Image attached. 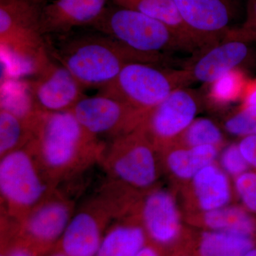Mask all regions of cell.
<instances>
[{"instance_id": "6da1fadb", "label": "cell", "mask_w": 256, "mask_h": 256, "mask_svg": "<svg viewBox=\"0 0 256 256\" xmlns=\"http://www.w3.org/2000/svg\"><path fill=\"white\" fill-rule=\"evenodd\" d=\"M28 146L44 174L57 188L99 163L106 143L87 132L70 110L40 111Z\"/></svg>"}, {"instance_id": "7a4b0ae2", "label": "cell", "mask_w": 256, "mask_h": 256, "mask_svg": "<svg viewBox=\"0 0 256 256\" xmlns=\"http://www.w3.org/2000/svg\"><path fill=\"white\" fill-rule=\"evenodd\" d=\"M46 41L52 58L65 67L84 88L106 87L131 62L158 64L92 28L46 37Z\"/></svg>"}, {"instance_id": "3957f363", "label": "cell", "mask_w": 256, "mask_h": 256, "mask_svg": "<svg viewBox=\"0 0 256 256\" xmlns=\"http://www.w3.org/2000/svg\"><path fill=\"white\" fill-rule=\"evenodd\" d=\"M92 28L156 63L166 65L175 52L195 55L196 50L164 23L134 10L108 5Z\"/></svg>"}, {"instance_id": "277c9868", "label": "cell", "mask_w": 256, "mask_h": 256, "mask_svg": "<svg viewBox=\"0 0 256 256\" xmlns=\"http://www.w3.org/2000/svg\"><path fill=\"white\" fill-rule=\"evenodd\" d=\"M40 12L41 6L28 0L0 2L2 56L14 62L21 74L32 76L52 60Z\"/></svg>"}, {"instance_id": "5b68a950", "label": "cell", "mask_w": 256, "mask_h": 256, "mask_svg": "<svg viewBox=\"0 0 256 256\" xmlns=\"http://www.w3.org/2000/svg\"><path fill=\"white\" fill-rule=\"evenodd\" d=\"M192 84L191 74L185 67L173 68L162 64L131 62L100 92L146 114L172 92Z\"/></svg>"}, {"instance_id": "8992f818", "label": "cell", "mask_w": 256, "mask_h": 256, "mask_svg": "<svg viewBox=\"0 0 256 256\" xmlns=\"http://www.w3.org/2000/svg\"><path fill=\"white\" fill-rule=\"evenodd\" d=\"M0 159L3 216L18 222L56 188L44 174L28 144Z\"/></svg>"}, {"instance_id": "52a82bcc", "label": "cell", "mask_w": 256, "mask_h": 256, "mask_svg": "<svg viewBox=\"0 0 256 256\" xmlns=\"http://www.w3.org/2000/svg\"><path fill=\"white\" fill-rule=\"evenodd\" d=\"M156 152L140 126L106 144L99 164L108 180L128 191H150L158 178Z\"/></svg>"}, {"instance_id": "ba28073f", "label": "cell", "mask_w": 256, "mask_h": 256, "mask_svg": "<svg viewBox=\"0 0 256 256\" xmlns=\"http://www.w3.org/2000/svg\"><path fill=\"white\" fill-rule=\"evenodd\" d=\"M74 214V203L56 190L16 222L12 235L38 256L54 250Z\"/></svg>"}, {"instance_id": "9c48e42d", "label": "cell", "mask_w": 256, "mask_h": 256, "mask_svg": "<svg viewBox=\"0 0 256 256\" xmlns=\"http://www.w3.org/2000/svg\"><path fill=\"white\" fill-rule=\"evenodd\" d=\"M202 97L188 87L178 89L146 114L141 126L156 150L172 146L196 119Z\"/></svg>"}, {"instance_id": "30bf717a", "label": "cell", "mask_w": 256, "mask_h": 256, "mask_svg": "<svg viewBox=\"0 0 256 256\" xmlns=\"http://www.w3.org/2000/svg\"><path fill=\"white\" fill-rule=\"evenodd\" d=\"M82 128L96 138L110 140L132 132L142 124L146 114L124 101L99 92L85 96L72 110Z\"/></svg>"}, {"instance_id": "8fae6325", "label": "cell", "mask_w": 256, "mask_h": 256, "mask_svg": "<svg viewBox=\"0 0 256 256\" xmlns=\"http://www.w3.org/2000/svg\"><path fill=\"white\" fill-rule=\"evenodd\" d=\"M140 217L148 242L166 256L188 248L191 235L185 233L178 204L169 192H148L141 204Z\"/></svg>"}, {"instance_id": "7c38bea8", "label": "cell", "mask_w": 256, "mask_h": 256, "mask_svg": "<svg viewBox=\"0 0 256 256\" xmlns=\"http://www.w3.org/2000/svg\"><path fill=\"white\" fill-rule=\"evenodd\" d=\"M186 28L204 52L224 41L240 11L239 0H172Z\"/></svg>"}, {"instance_id": "4fadbf2b", "label": "cell", "mask_w": 256, "mask_h": 256, "mask_svg": "<svg viewBox=\"0 0 256 256\" xmlns=\"http://www.w3.org/2000/svg\"><path fill=\"white\" fill-rule=\"evenodd\" d=\"M114 218L117 217L110 207L95 197L74 212L57 248L67 256H96Z\"/></svg>"}, {"instance_id": "5bb4252c", "label": "cell", "mask_w": 256, "mask_h": 256, "mask_svg": "<svg viewBox=\"0 0 256 256\" xmlns=\"http://www.w3.org/2000/svg\"><path fill=\"white\" fill-rule=\"evenodd\" d=\"M26 86L36 108L44 112L72 110L86 96L74 76L52 58L32 76Z\"/></svg>"}, {"instance_id": "9a60e30c", "label": "cell", "mask_w": 256, "mask_h": 256, "mask_svg": "<svg viewBox=\"0 0 256 256\" xmlns=\"http://www.w3.org/2000/svg\"><path fill=\"white\" fill-rule=\"evenodd\" d=\"M193 82L212 84L234 70H256V48L252 43L224 41L186 62Z\"/></svg>"}, {"instance_id": "2e32d148", "label": "cell", "mask_w": 256, "mask_h": 256, "mask_svg": "<svg viewBox=\"0 0 256 256\" xmlns=\"http://www.w3.org/2000/svg\"><path fill=\"white\" fill-rule=\"evenodd\" d=\"M110 0H54L41 6L40 24L46 37L66 34L92 28Z\"/></svg>"}, {"instance_id": "e0dca14e", "label": "cell", "mask_w": 256, "mask_h": 256, "mask_svg": "<svg viewBox=\"0 0 256 256\" xmlns=\"http://www.w3.org/2000/svg\"><path fill=\"white\" fill-rule=\"evenodd\" d=\"M256 245V237L204 230L190 237L188 250L194 256H245Z\"/></svg>"}, {"instance_id": "ac0fdd59", "label": "cell", "mask_w": 256, "mask_h": 256, "mask_svg": "<svg viewBox=\"0 0 256 256\" xmlns=\"http://www.w3.org/2000/svg\"><path fill=\"white\" fill-rule=\"evenodd\" d=\"M192 180L197 204L204 212L230 204L232 193L228 174L214 163L202 168Z\"/></svg>"}, {"instance_id": "d6986e66", "label": "cell", "mask_w": 256, "mask_h": 256, "mask_svg": "<svg viewBox=\"0 0 256 256\" xmlns=\"http://www.w3.org/2000/svg\"><path fill=\"white\" fill-rule=\"evenodd\" d=\"M140 220H122L111 224L96 256H136L148 244Z\"/></svg>"}, {"instance_id": "ffe728a7", "label": "cell", "mask_w": 256, "mask_h": 256, "mask_svg": "<svg viewBox=\"0 0 256 256\" xmlns=\"http://www.w3.org/2000/svg\"><path fill=\"white\" fill-rule=\"evenodd\" d=\"M110 2L164 23L193 47L196 50V54L201 52L200 44L184 23L172 0H110Z\"/></svg>"}, {"instance_id": "44dd1931", "label": "cell", "mask_w": 256, "mask_h": 256, "mask_svg": "<svg viewBox=\"0 0 256 256\" xmlns=\"http://www.w3.org/2000/svg\"><path fill=\"white\" fill-rule=\"evenodd\" d=\"M170 148L172 149L166 154V166L172 174L182 180H192L202 168L214 164L218 156V146H173Z\"/></svg>"}, {"instance_id": "7402d4cb", "label": "cell", "mask_w": 256, "mask_h": 256, "mask_svg": "<svg viewBox=\"0 0 256 256\" xmlns=\"http://www.w3.org/2000/svg\"><path fill=\"white\" fill-rule=\"evenodd\" d=\"M202 225L205 230L244 234L256 237V222L240 206L228 205L204 212Z\"/></svg>"}, {"instance_id": "603a6c76", "label": "cell", "mask_w": 256, "mask_h": 256, "mask_svg": "<svg viewBox=\"0 0 256 256\" xmlns=\"http://www.w3.org/2000/svg\"><path fill=\"white\" fill-rule=\"evenodd\" d=\"M35 120H26L0 108V158L24 148L31 141Z\"/></svg>"}, {"instance_id": "cb8c5ba5", "label": "cell", "mask_w": 256, "mask_h": 256, "mask_svg": "<svg viewBox=\"0 0 256 256\" xmlns=\"http://www.w3.org/2000/svg\"><path fill=\"white\" fill-rule=\"evenodd\" d=\"M180 140L181 143H178V146H220L223 142L224 136L220 128L214 122L210 119L202 118L195 119L174 143Z\"/></svg>"}, {"instance_id": "d4e9b609", "label": "cell", "mask_w": 256, "mask_h": 256, "mask_svg": "<svg viewBox=\"0 0 256 256\" xmlns=\"http://www.w3.org/2000/svg\"><path fill=\"white\" fill-rule=\"evenodd\" d=\"M242 72L234 70L210 84V98L216 104H226L242 97L246 86Z\"/></svg>"}, {"instance_id": "484cf974", "label": "cell", "mask_w": 256, "mask_h": 256, "mask_svg": "<svg viewBox=\"0 0 256 256\" xmlns=\"http://www.w3.org/2000/svg\"><path fill=\"white\" fill-rule=\"evenodd\" d=\"M226 130L233 136L245 138L256 134V106H244L226 120Z\"/></svg>"}, {"instance_id": "4316f807", "label": "cell", "mask_w": 256, "mask_h": 256, "mask_svg": "<svg viewBox=\"0 0 256 256\" xmlns=\"http://www.w3.org/2000/svg\"><path fill=\"white\" fill-rule=\"evenodd\" d=\"M224 41L256 43V0H248L246 14L244 23L240 26L232 28Z\"/></svg>"}, {"instance_id": "83f0119b", "label": "cell", "mask_w": 256, "mask_h": 256, "mask_svg": "<svg viewBox=\"0 0 256 256\" xmlns=\"http://www.w3.org/2000/svg\"><path fill=\"white\" fill-rule=\"evenodd\" d=\"M234 186L245 208L256 214V172L246 171L236 176Z\"/></svg>"}, {"instance_id": "f1b7e54d", "label": "cell", "mask_w": 256, "mask_h": 256, "mask_svg": "<svg viewBox=\"0 0 256 256\" xmlns=\"http://www.w3.org/2000/svg\"><path fill=\"white\" fill-rule=\"evenodd\" d=\"M220 164L226 174L234 178L248 171L249 166L238 144H230L224 150L220 156Z\"/></svg>"}, {"instance_id": "f546056e", "label": "cell", "mask_w": 256, "mask_h": 256, "mask_svg": "<svg viewBox=\"0 0 256 256\" xmlns=\"http://www.w3.org/2000/svg\"><path fill=\"white\" fill-rule=\"evenodd\" d=\"M0 256H38L12 235L1 236Z\"/></svg>"}, {"instance_id": "4dcf8cb0", "label": "cell", "mask_w": 256, "mask_h": 256, "mask_svg": "<svg viewBox=\"0 0 256 256\" xmlns=\"http://www.w3.org/2000/svg\"><path fill=\"white\" fill-rule=\"evenodd\" d=\"M242 98L244 99L242 105L256 106V82L246 85Z\"/></svg>"}, {"instance_id": "1f68e13d", "label": "cell", "mask_w": 256, "mask_h": 256, "mask_svg": "<svg viewBox=\"0 0 256 256\" xmlns=\"http://www.w3.org/2000/svg\"><path fill=\"white\" fill-rule=\"evenodd\" d=\"M136 256H168L162 250H160L156 246L148 242V244L143 248Z\"/></svg>"}, {"instance_id": "d6a6232c", "label": "cell", "mask_w": 256, "mask_h": 256, "mask_svg": "<svg viewBox=\"0 0 256 256\" xmlns=\"http://www.w3.org/2000/svg\"><path fill=\"white\" fill-rule=\"evenodd\" d=\"M168 256H194L192 254L188 249H184V250H180L174 254H171V255Z\"/></svg>"}, {"instance_id": "836d02e7", "label": "cell", "mask_w": 256, "mask_h": 256, "mask_svg": "<svg viewBox=\"0 0 256 256\" xmlns=\"http://www.w3.org/2000/svg\"><path fill=\"white\" fill-rule=\"evenodd\" d=\"M67 256L65 254H64L62 250H60V249L56 248L54 250H52V252H50V254H47L46 256Z\"/></svg>"}, {"instance_id": "e575fe53", "label": "cell", "mask_w": 256, "mask_h": 256, "mask_svg": "<svg viewBox=\"0 0 256 256\" xmlns=\"http://www.w3.org/2000/svg\"><path fill=\"white\" fill-rule=\"evenodd\" d=\"M28 1L30 2L34 3V4L40 5V6H43V5L46 4L48 0H28Z\"/></svg>"}, {"instance_id": "d590c367", "label": "cell", "mask_w": 256, "mask_h": 256, "mask_svg": "<svg viewBox=\"0 0 256 256\" xmlns=\"http://www.w3.org/2000/svg\"><path fill=\"white\" fill-rule=\"evenodd\" d=\"M245 256H256V245L252 247L248 252L246 254Z\"/></svg>"}, {"instance_id": "8d00e7d4", "label": "cell", "mask_w": 256, "mask_h": 256, "mask_svg": "<svg viewBox=\"0 0 256 256\" xmlns=\"http://www.w3.org/2000/svg\"><path fill=\"white\" fill-rule=\"evenodd\" d=\"M6 1H9V0H0V2H6Z\"/></svg>"}]
</instances>
